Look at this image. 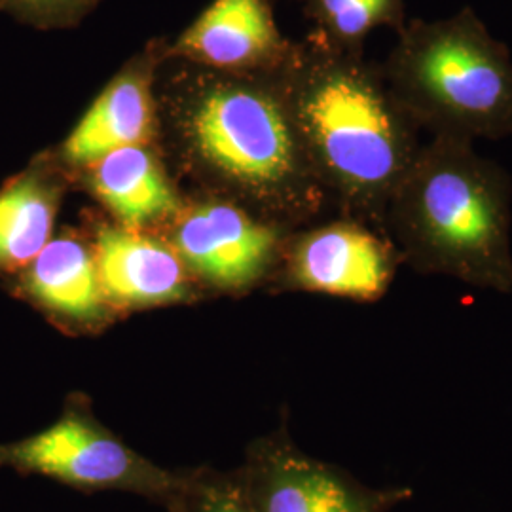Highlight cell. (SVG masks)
Masks as SVG:
<instances>
[{
	"mask_svg": "<svg viewBox=\"0 0 512 512\" xmlns=\"http://www.w3.org/2000/svg\"><path fill=\"white\" fill-rule=\"evenodd\" d=\"M0 469L42 476L78 492H122L164 507L190 469H167L131 448L97 418L88 395L65 397L48 427L18 440L0 442Z\"/></svg>",
	"mask_w": 512,
	"mask_h": 512,
	"instance_id": "cell-5",
	"label": "cell"
},
{
	"mask_svg": "<svg viewBox=\"0 0 512 512\" xmlns=\"http://www.w3.org/2000/svg\"><path fill=\"white\" fill-rule=\"evenodd\" d=\"M175 52L217 69H281L294 48L275 25L270 0H213L177 40Z\"/></svg>",
	"mask_w": 512,
	"mask_h": 512,
	"instance_id": "cell-10",
	"label": "cell"
},
{
	"mask_svg": "<svg viewBox=\"0 0 512 512\" xmlns=\"http://www.w3.org/2000/svg\"><path fill=\"white\" fill-rule=\"evenodd\" d=\"M93 190L129 226L175 211L177 198L145 148H118L93 164Z\"/></svg>",
	"mask_w": 512,
	"mask_h": 512,
	"instance_id": "cell-14",
	"label": "cell"
},
{
	"mask_svg": "<svg viewBox=\"0 0 512 512\" xmlns=\"http://www.w3.org/2000/svg\"><path fill=\"white\" fill-rule=\"evenodd\" d=\"M281 236L275 224L213 203L184 217L175 234V247L184 266L207 287L241 293L274 272L285 245Z\"/></svg>",
	"mask_w": 512,
	"mask_h": 512,
	"instance_id": "cell-8",
	"label": "cell"
},
{
	"mask_svg": "<svg viewBox=\"0 0 512 512\" xmlns=\"http://www.w3.org/2000/svg\"><path fill=\"white\" fill-rule=\"evenodd\" d=\"M165 512H256L236 471L190 467L183 488L164 505Z\"/></svg>",
	"mask_w": 512,
	"mask_h": 512,
	"instance_id": "cell-16",
	"label": "cell"
},
{
	"mask_svg": "<svg viewBox=\"0 0 512 512\" xmlns=\"http://www.w3.org/2000/svg\"><path fill=\"white\" fill-rule=\"evenodd\" d=\"M10 291L69 332L103 329L116 313L95 258L76 239H50L35 260L12 275Z\"/></svg>",
	"mask_w": 512,
	"mask_h": 512,
	"instance_id": "cell-9",
	"label": "cell"
},
{
	"mask_svg": "<svg viewBox=\"0 0 512 512\" xmlns=\"http://www.w3.org/2000/svg\"><path fill=\"white\" fill-rule=\"evenodd\" d=\"M306 12L317 25L315 37L348 54H361L374 29L399 33L406 23L404 0H306Z\"/></svg>",
	"mask_w": 512,
	"mask_h": 512,
	"instance_id": "cell-15",
	"label": "cell"
},
{
	"mask_svg": "<svg viewBox=\"0 0 512 512\" xmlns=\"http://www.w3.org/2000/svg\"><path fill=\"white\" fill-rule=\"evenodd\" d=\"M294 124L321 186L385 224L389 200L421 143L382 67L311 37L285 65Z\"/></svg>",
	"mask_w": 512,
	"mask_h": 512,
	"instance_id": "cell-1",
	"label": "cell"
},
{
	"mask_svg": "<svg viewBox=\"0 0 512 512\" xmlns=\"http://www.w3.org/2000/svg\"><path fill=\"white\" fill-rule=\"evenodd\" d=\"M385 224L404 266L512 294V181L473 141L431 137L397 184Z\"/></svg>",
	"mask_w": 512,
	"mask_h": 512,
	"instance_id": "cell-2",
	"label": "cell"
},
{
	"mask_svg": "<svg viewBox=\"0 0 512 512\" xmlns=\"http://www.w3.org/2000/svg\"><path fill=\"white\" fill-rule=\"evenodd\" d=\"M234 471L256 512H391L414 495L406 486L372 488L313 458L294 442L287 420L251 440Z\"/></svg>",
	"mask_w": 512,
	"mask_h": 512,
	"instance_id": "cell-6",
	"label": "cell"
},
{
	"mask_svg": "<svg viewBox=\"0 0 512 512\" xmlns=\"http://www.w3.org/2000/svg\"><path fill=\"white\" fill-rule=\"evenodd\" d=\"M279 287L327 294L353 302H378L404 266L393 239L361 222H334L283 245Z\"/></svg>",
	"mask_w": 512,
	"mask_h": 512,
	"instance_id": "cell-7",
	"label": "cell"
},
{
	"mask_svg": "<svg viewBox=\"0 0 512 512\" xmlns=\"http://www.w3.org/2000/svg\"><path fill=\"white\" fill-rule=\"evenodd\" d=\"M93 0H0V10L37 27L65 25L78 18Z\"/></svg>",
	"mask_w": 512,
	"mask_h": 512,
	"instance_id": "cell-17",
	"label": "cell"
},
{
	"mask_svg": "<svg viewBox=\"0 0 512 512\" xmlns=\"http://www.w3.org/2000/svg\"><path fill=\"white\" fill-rule=\"evenodd\" d=\"M139 74H124L92 105L63 147L69 164L93 165L118 148L137 147L150 133V97Z\"/></svg>",
	"mask_w": 512,
	"mask_h": 512,
	"instance_id": "cell-12",
	"label": "cell"
},
{
	"mask_svg": "<svg viewBox=\"0 0 512 512\" xmlns=\"http://www.w3.org/2000/svg\"><path fill=\"white\" fill-rule=\"evenodd\" d=\"M55 209V186L40 169L0 188V277L23 270L50 243Z\"/></svg>",
	"mask_w": 512,
	"mask_h": 512,
	"instance_id": "cell-13",
	"label": "cell"
},
{
	"mask_svg": "<svg viewBox=\"0 0 512 512\" xmlns=\"http://www.w3.org/2000/svg\"><path fill=\"white\" fill-rule=\"evenodd\" d=\"M285 65L270 86L226 84L200 93L186 112L184 133L203 164L272 215L300 220L315 213L323 186L294 124Z\"/></svg>",
	"mask_w": 512,
	"mask_h": 512,
	"instance_id": "cell-4",
	"label": "cell"
},
{
	"mask_svg": "<svg viewBox=\"0 0 512 512\" xmlns=\"http://www.w3.org/2000/svg\"><path fill=\"white\" fill-rule=\"evenodd\" d=\"M382 71L404 112L431 137H511L512 55L473 8L406 21Z\"/></svg>",
	"mask_w": 512,
	"mask_h": 512,
	"instance_id": "cell-3",
	"label": "cell"
},
{
	"mask_svg": "<svg viewBox=\"0 0 512 512\" xmlns=\"http://www.w3.org/2000/svg\"><path fill=\"white\" fill-rule=\"evenodd\" d=\"M93 258L114 311L147 310L194 298L183 258L156 239L118 228L103 230Z\"/></svg>",
	"mask_w": 512,
	"mask_h": 512,
	"instance_id": "cell-11",
	"label": "cell"
}]
</instances>
